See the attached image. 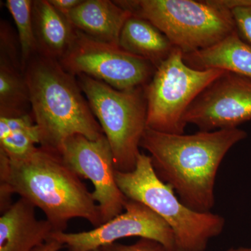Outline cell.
I'll return each mask as SVG.
<instances>
[{"instance_id":"cell-17","label":"cell","mask_w":251,"mask_h":251,"mask_svg":"<svg viewBox=\"0 0 251 251\" xmlns=\"http://www.w3.org/2000/svg\"><path fill=\"white\" fill-rule=\"evenodd\" d=\"M38 144H41L40 133L32 115L0 117V151L10 159L25 158Z\"/></svg>"},{"instance_id":"cell-19","label":"cell","mask_w":251,"mask_h":251,"mask_svg":"<svg viewBox=\"0 0 251 251\" xmlns=\"http://www.w3.org/2000/svg\"><path fill=\"white\" fill-rule=\"evenodd\" d=\"M5 4L17 27L18 45L21 50V64L24 72L27 63L34 55L38 54L37 42L33 23V1L6 0Z\"/></svg>"},{"instance_id":"cell-4","label":"cell","mask_w":251,"mask_h":251,"mask_svg":"<svg viewBox=\"0 0 251 251\" xmlns=\"http://www.w3.org/2000/svg\"><path fill=\"white\" fill-rule=\"evenodd\" d=\"M115 179L127 199L143 203L166 221L175 234L176 251H205L209 240L224 230L223 216L193 210L181 202L158 177L150 155L140 152L134 171H116Z\"/></svg>"},{"instance_id":"cell-3","label":"cell","mask_w":251,"mask_h":251,"mask_svg":"<svg viewBox=\"0 0 251 251\" xmlns=\"http://www.w3.org/2000/svg\"><path fill=\"white\" fill-rule=\"evenodd\" d=\"M23 72L41 147L59 153L63 143L74 135L91 140L105 136L75 75L59 61L36 54Z\"/></svg>"},{"instance_id":"cell-22","label":"cell","mask_w":251,"mask_h":251,"mask_svg":"<svg viewBox=\"0 0 251 251\" xmlns=\"http://www.w3.org/2000/svg\"><path fill=\"white\" fill-rule=\"evenodd\" d=\"M52 6L61 14L67 17L68 14L77 5L82 2V0H49Z\"/></svg>"},{"instance_id":"cell-11","label":"cell","mask_w":251,"mask_h":251,"mask_svg":"<svg viewBox=\"0 0 251 251\" xmlns=\"http://www.w3.org/2000/svg\"><path fill=\"white\" fill-rule=\"evenodd\" d=\"M184 120L203 131L236 128L251 121V79L226 72L198 96Z\"/></svg>"},{"instance_id":"cell-20","label":"cell","mask_w":251,"mask_h":251,"mask_svg":"<svg viewBox=\"0 0 251 251\" xmlns=\"http://www.w3.org/2000/svg\"><path fill=\"white\" fill-rule=\"evenodd\" d=\"M239 36L251 46V0H226Z\"/></svg>"},{"instance_id":"cell-24","label":"cell","mask_w":251,"mask_h":251,"mask_svg":"<svg viewBox=\"0 0 251 251\" xmlns=\"http://www.w3.org/2000/svg\"><path fill=\"white\" fill-rule=\"evenodd\" d=\"M92 251H102V250L100 249H95V250Z\"/></svg>"},{"instance_id":"cell-21","label":"cell","mask_w":251,"mask_h":251,"mask_svg":"<svg viewBox=\"0 0 251 251\" xmlns=\"http://www.w3.org/2000/svg\"><path fill=\"white\" fill-rule=\"evenodd\" d=\"M102 251H166L164 248L159 243L148 239H140L138 242L132 245L124 244H108L100 248ZM251 249L240 247L237 249H230L226 251H250Z\"/></svg>"},{"instance_id":"cell-2","label":"cell","mask_w":251,"mask_h":251,"mask_svg":"<svg viewBox=\"0 0 251 251\" xmlns=\"http://www.w3.org/2000/svg\"><path fill=\"white\" fill-rule=\"evenodd\" d=\"M247 137L239 128L184 135L147 127L140 148L148 151L158 177L176 191L184 205L209 212L215 204L220 165L231 148Z\"/></svg>"},{"instance_id":"cell-18","label":"cell","mask_w":251,"mask_h":251,"mask_svg":"<svg viewBox=\"0 0 251 251\" xmlns=\"http://www.w3.org/2000/svg\"><path fill=\"white\" fill-rule=\"evenodd\" d=\"M30 107L24 73L12 63L0 59V117H16Z\"/></svg>"},{"instance_id":"cell-9","label":"cell","mask_w":251,"mask_h":251,"mask_svg":"<svg viewBox=\"0 0 251 251\" xmlns=\"http://www.w3.org/2000/svg\"><path fill=\"white\" fill-rule=\"evenodd\" d=\"M125 212L86 232H53L50 238L68 251H92L123 238L138 237L159 243L166 251H176L175 234L166 221L143 203L127 200Z\"/></svg>"},{"instance_id":"cell-25","label":"cell","mask_w":251,"mask_h":251,"mask_svg":"<svg viewBox=\"0 0 251 251\" xmlns=\"http://www.w3.org/2000/svg\"></svg>"},{"instance_id":"cell-16","label":"cell","mask_w":251,"mask_h":251,"mask_svg":"<svg viewBox=\"0 0 251 251\" xmlns=\"http://www.w3.org/2000/svg\"><path fill=\"white\" fill-rule=\"evenodd\" d=\"M124 50L149 61L158 68L175 48L168 37L143 18L131 16L125 23L119 39Z\"/></svg>"},{"instance_id":"cell-5","label":"cell","mask_w":251,"mask_h":251,"mask_svg":"<svg viewBox=\"0 0 251 251\" xmlns=\"http://www.w3.org/2000/svg\"><path fill=\"white\" fill-rule=\"evenodd\" d=\"M115 1L132 16L153 24L183 54L211 47L237 31L224 0Z\"/></svg>"},{"instance_id":"cell-23","label":"cell","mask_w":251,"mask_h":251,"mask_svg":"<svg viewBox=\"0 0 251 251\" xmlns=\"http://www.w3.org/2000/svg\"><path fill=\"white\" fill-rule=\"evenodd\" d=\"M64 248V246L57 242L55 239H50L48 240L44 244L35 248L33 251H59Z\"/></svg>"},{"instance_id":"cell-15","label":"cell","mask_w":251,"mask_h":251,"mask_svg":"<svg viewBox=\"0 0 251 251\" xmlns=\"http://www.w3.org/2000/svg\"><path fill=\"white\" fill-rule=\"evenodd\" d=\"M183 56L184 62L193 69H221L251 80V46L237 31L215 45Z\"/></svg>"},{"instance_id":"cell-1","label":"cell","mask_w":251,"mask_h":251,"mask_svg":"<svg viewBox=\"0 0 251 251\" xmlns=\"http://www.w3.org/2000/svg\"><path fill=\"white\" fill-rule=\"evenodd\" d=\"M13 194L40 209L54 232H65L79 218L97 227L103 224L92 193L68 166L60 153L39 147L22 159H10L0 151V206L4 213Z\"/></svg>"},{"instance_id":"cell-14","label":"cell","mask_w":251,"mask_h":251,"mask_svg":"<svg viewBox=\"0 0 251 251\" xmlns=\"http://www.w3.org/2000/svg\"><path fill=\"white\" fill-rule=\"evenodd\" d=\"M32 18L38 54L60 60L72 46L76 29L47 0L33 1Z\"/></svg>"},{"instance_id":"cell-8","label":"cell","mask_w":251,"mask_h":251,"mask_svg":"<svg viewBox=\"0 0 251 251\" xmlns=\"http://www.w3.org/2000/svg\"><path fill=\"white\" fill-rule=\"evenodd\" d=\"M59 62L72 75H87L117 90L146 85L156 70L146 59L77 29L72 46Z\"/></svg>"},{"instance_id":"cell-13","label":"cell","mask_w":251,"mask_h":251,"mask_svg":"<svg viewBox=\"0 0 251 251\" xmlns=\"http://www.w3.org/2000/svg\"><path fill=\"white\" fill-rule=\"evenodd\" d=\"M131 16L115 1L82 0L67 18L77 30L89 37L119 46L122 27Z\"/></svg>"},{"instance_id":"cell-10","label":"cell","mask_w":251,"mask_h":251,"mask_svg":"<svg viewBox=\"0 0 251 251\" xmlns=\"http://www.w3.org/2000/svg\"><path fill=\"white\" fill-rule=\"evenodd\" d=\"M59 153L80 178L93 184L92 195L103 224L123 213L128 199L117 184L113 155L105 136L91 140L83 135H74L63 143Z\"/></svg>"},{"instance_id":"cell-12","label":"cell","mask_w":251,"mask_h":251,"mask_svg":"<svg viewBox=\"0 0 251 251\" xmlns=\"http://www.w3.org/2000/svg\"><path fill=\"white\" fill-rule=\"evenodd\" d=\"M54 232L47 220H39L35 207L23 198L0 217V251H33Z\"/></svg>"},{"instance_id":"cell-7","label":"cell","mask_w":251,"mask_h":251,"mask_svg":"<svg viewBox=\"0 0 251 251\" xmlns=\"http://www.w3.org/2000/svg\"><path fill=\"white\" fill-rule=\"evenodd\" d=\"M226 72L193 69L184 62L182 52L175 49L145 86L148 128L162 133L184 134L188 109L208 86Z\"/></svg>"},{"instance_id":"cell-6","label":"cell","mask_w":251,"mask_h":251,"mask_svg":"<svg viewBox=\"0 0 251 251\" xmlns=\"http://www.w3.org/2000/svg\"><path fill=\"white\" fill-rule=\"evenodd\" d=\"M77 82L98 120L113 155L117 171H134L146 130L148 103L145 86L117 90L87 75Z\"/></svg>"}]
</instances>
